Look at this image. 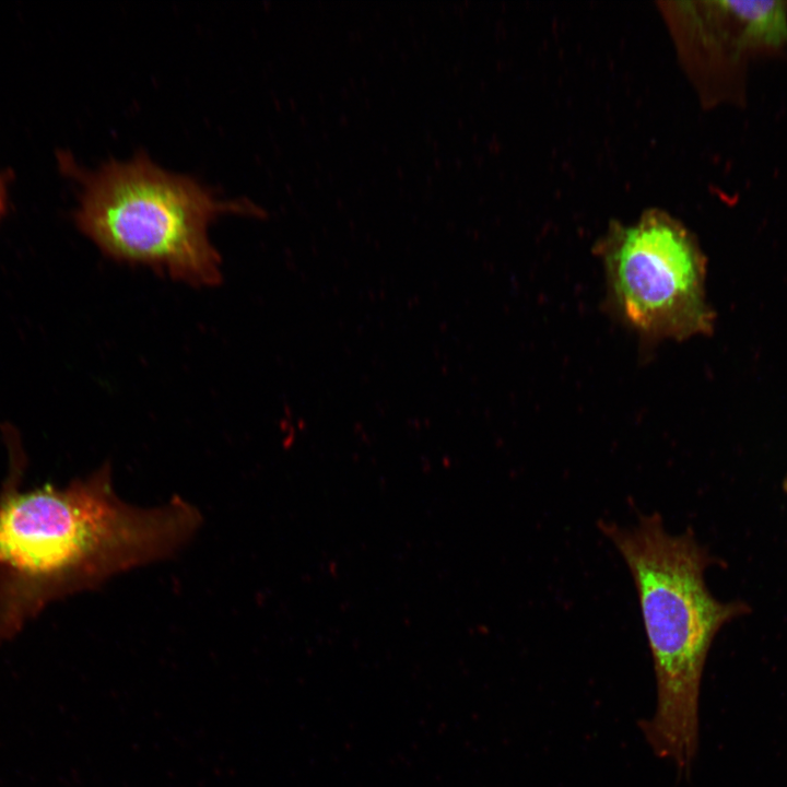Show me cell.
I'll use <instances>...</instances> for the list:
<instances>
[{"label":"cell","mask_w":787,"mask_h":787,"mask_svg":"<svg viewBox=\"0 0 787 787\" xmlns=\"http://www.w3.org/2000/svg\"><path fill=\"white\" fill-rule=\"evenodd\" d=\"M5 431L10 466L0 489V645L50 602L168 559L199 530L200 512L179 496L149 508L122 501L109 463L62 488L23 490L25 456Z\"/></svg>","instance_id":"6da1fadb"},{"label":"cell","mask_w":787,"mask_h":787,"mask_svg":"<svg viewBox=\"0 0 787 787\" xmlns=\"http://www.w3.org/2000/svg\"><path fill=\"white\" fill-rule=\"evenodd\" d=\"M598 527L632 575L654 663L656 707L642 731L656 755L688 774L698 745L708 650L719 630L748 608L710 594L704 572L713 557L690 529L670 533L658 513L639 515L632 527L604 520Z\"/></svg>","instance_id":"7a4b0ae2"},{"label":"cell","mask_w":787,"mask_h":787,"mask_svg":"<svg viewBox=\"0 0 787 787\" xmlns=\"http://www.w3.org/2000/svg\"><path fill=\"white\" fill-rule=\"evenodd\" d=\"M78 227L104 255L149 266L191 285L221 281L210 223L234 212L262 215L249 200H223L191 176L168 172L144 151L80 173Z\"/></svg>","instance_id":"3957f363"},{"label":"cell","mask_w":787,"mask_h":787,"mask_svg":"<svg viewBox=\"0 0 787 787\" xmlns=\"http://www.w3.org/2000/svg\"><path fill=\"white\" fill-rule=\"evenodd\" d=\"M608 301L647 341H683L713 330L705 261L690 236L663 219L622 228L602 249Z\"/></svg>","instance_id":"277c9868"},{"label":"cell","mask_w":787,"mask_h":787,"mask_svg":"<svg viewBox=\"0 0 787 787\" xmlns=\"http://www.w3.org/2000/svg\"><path fill=\"white\" fill-rule=\"evenodd\" d=\"M743 27L745 40L778 46L787 40V12L784 2L774 0H731L716 2Z\"/></svg>","instance_id":"5b68a950"},{"label":"cell","mask_w":787,"mask_h":787,"mask_svg":"<svg viewBox=\"0 0 787 787\" xmlns=\"http://www.w3.org/2000/svg\"><path fill=\"white\" fill-rule=\"evenodd\" d=\"M5 201H7L5 180H4L3 176L0 175V216L4 212Z\"/></svg>","instance_id":"8992f818"},{"label":"cell","mask_w":787,"mask_h":787,"mask_svg":"<svg viewBox=\"0 0 787 787\" xmlns=\"http://www.w3.org/2000/svg\"><path fill=\"white\" fill-rule=\"evenodd\" d=\"M784 490L787 492V477L784 480Z\"/></svg>","instance_id":"52a82bcc"}]
</instances>
